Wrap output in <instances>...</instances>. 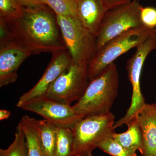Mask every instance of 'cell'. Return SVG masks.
I'll use <instances>...</instances> for the list:
<instances>
[{
	"label": "cell",
	"instance_id": "cell-1",
	"mask_svg": "<svg viewBox=\"0 0 156 156\" xmlns=\"http://www.w3.org/2000/svg\"><path fill=\"white\" fill-rule=\"evenodd\" d=\"M60 30L56 14L46 5L23 8L18 19L0 18V40L16 41L34 55L67 50Z\"/></svg>",
	"mask_w": 156,
	"mask_h": 156
},
{
	"label": "cell",
	"instance_id": "cell-2",
	"mask_svg": "<svg viewBox=\"0 0 156 156\" xmlns=\"http://www.w3.org/2000/svg\"><path fill=\"white\" fill-rule=\"evenodd\" d=\"M119 87L118 68L113 62L100 75L89 82L83 95L73 108L82 118L110 112L118 95Z\"/></svg>",
	"mask_w": 156,
	"mask_h": 156
},
{
	"label": "cell",
	"instance_id": "cell-3",
	"mask_svg": "<svg viewBox=\"0 0 156 156\" xmlns=\"http://www.w3.org/2000/svg\"><path fill=\"white\" fill-rule=\"evenodd\" d=\"M156 30L142 26L127 31L106 43L95 52L88 65L89 82L100 75L118 57L142 44Z\"/></svg>",
	"mask_w": 156,
	"mask_h": 156
},
{
	"label": "cell",
	"instance_id": "cell-4",
	"mask_svg": "<svg viewBox=\"0 0 156 156\" xmlns=\"http://www.w3.org/2000/svg\"><path fill=\"white\" fill-rule=\"evenodd\" d=\"M115 116L111 112L83 118L72 131L73 156H89L104 140L112 138L115 132Z\"/></svg>",
	"mask_w": 156,
	"mask_h": 156
},
{
	"label": "cell",
	"instance_id": "cell-5",
	"mask_svg": "<svg viewBox=\"0 0 156 156\" xmlns=\"http://www.w3.org/2000/svg\"><path fill=\"white\" fill-rule=\"evenodd\" d=\"M56 17L72 61L88 65L95 53L96 37L83 25L78 17L59 15Z\"/></svg>",
	"mask_w": 156,
	"mask_h": 156
},
{
	"label": "cell",
	"instance_id": "cell-6",
	"mask_svg": "<svg viewBox=\"0 0 156 156\" xmlns=\"http://www.w3.org/2000/svg\"><path fill=\"white\" fill-rule=\"evenodd\" d=\"M155 50H156V30L136 48L135 53L127 61L126 70L132 88L131 105L125 115L115 122V129L124 125L128 126L135 119L136 113L145 105V99L140 87L141 72L147 57Z\"/></svg>",
	"mask_w": 156,
	"mask_h": 156
},
{
	"label": "cell",
	"instance_id": "cell-7",
	"mask_svg": "<svg viewBox=\"0 0 156 156\" xmlns=\"http://www.w3.org/2000/svg\"><path fill=\"white\" fill-rule=\"evenodd\" d=\"M140 0H132L107 12L96 36V50L110 40L132 29L143 26L140 19Z\"/></svg>",
	"mask_w": 156,
	"mask_h": 156
},
{
	"label": "cell",
	"instance_id": "cell-8",
	"mask_svg": "<svg viewBox=\"0 0 156 156\" xmlns=\"http://www.w3.org/2000/svg\"><path fill=\"white\" fill-rule=\"evenodd\" d=\"M88 65L72 62L48 88L45 96L71 105L83 95L89 81Z\"/></svg>",
	"mask_w": 156,
	"mask_h": 156
},
{
	"label": "cell",
	"instance_id": "cell-9",
	"mask_svg": "<svg viewBox=\"0 0 156 156\" xmlns=\"http://www.w3.org/2000/svg\"><path fill=\"white\" fill-rule=\"evenodd\" d=\"M19 108L37 114L56 127L71 130L78 121L83 119L76 113L71 105L58 102L45 95L31 99Z\"/></svg>",
	"mask_w": 156,
	"mask_h": 156
},
{
	"label": "cell",
	"instance_id": "cell-10",
	"mask_svg": "<svg viewBox=\"0 0 156 156\" xmlns=\"http://www.w3.org/2000/svg\"><path fill=\"white\" fill-rule=\"evenodd\" d=\"M32 55L30 50L16 41L0 42V87L16 82L20 66Z\"/></svg>",
	"mask_w": 156,
	"mask_h": 156
},
{
	"label": "cell",
	"instance_id": "cell-11",
	"mask_svg": "<svg viewBox=\"0 0 156 156\" xmlns=\"http://www.w3.org/2000/svg\"><path fill=\"white\" fill-rule=\"evenodd\" d=\"M72 62L71 56L68 50L53 53L52 59L41 78L31 89L20 98L17 106L20 108L31 99L44 96L50 85L69 66Z\"/></svg>",
	"mask_w": 156,
	"mask_h": 156
},
{
	"label": "cell",
	"instance_id": "cell-12",
	"mask_svg": "<svg viewBox=\"0 0 156 156\" xmlns=\"http://www.w3.org/2000/svg\"><path fill=\"white\" fill-rule=\"evenodd\" d=\"M135 119L139 125L142 136L140 151L142 156H156V106L145 103L136 113Z\"/></svg>",
	"mask_w": 156,
	"mask_h": 156
},
{
	"label": "cell",
	"instance_id": "cell-13",
	"mask_svg": "<svg viewBox=\"0 0 156 156\" xmlns=\"http://www.w3.org/2000/svg\"><path fill=\"white\" fill-rule=\"evenodd\" d=\"M78 18L96 37L108 10L101 0H76Z\"/></svg>",
	"mask_w": 156,
	"mask_h": 156
},
{
	"label": "cell",
	"instance_id": "cell-14",
	"mask_svg": "<svg viewBox=\"0 0 156 156\" xmlns=\"http://www.w3.org/2000/svg\"><path fill=\"white\" fill-rule=\"evenodd\" d=\"M18 124L25 134L28 156H45L39 137L36 120L24 115Z\"/></svg>",
	"mask_w": 156,
	"mask_h": 156
},
{
	"label": "cell",
	"instance_id": "cell-15",
	"mask_svg": "<svg viewBox=\"0 0 156 156\" xmlns=\"http://www.w3.org/2000/svg\"><path fill=\"white\" fill-rule=\"evenodd\" d=\"M36 124L44 155L54 156L57 127L45 119L36 120Z\"/></svg>",
	"mask_w": 156,
	"mask_h": 156
},
{
	"label": "cell",
	"instance_id": "cell-16",
	"mask_svg": "<svg viewBox=\"0 0 156 156\" xmlns=\"http://www.w3.org/2000/svg\"><path fill=\"white\" fill-rule=\"evenodd\" d=\"M124 133H115L112 138L124 147L130 150L140 151L142 143V136L139 125L134 119L128 126Z\"/></svg>",
	"mask_w": 156,
	"mask_h": 156
},
{
	"label": "cell",
	"instance_id": "cell-17",
	"mask_svg": "<svg viewBox=\"0 0 156 156\" xmlns=\"http://www.w3.org/2000/svg\"><path fill=\"white\" fill-rule=\"evenodd\" d=\"M74 134L69 128H57L54 156H73Z\"/></svg>",
	"mask_w": 156,
	"mask_h": 156
},
{
	"label": "cell",
	"instance_id": "cell-18",
	"mask_svg": "<svg viewBox=\"0 0 156 156\" xmlns=\"http://www.w3.org/2000/svg\"><path fill=\"white\" fill-rule=\"evenodd\" d=\"M0 156H28L25 134L19 124L14 141L6 149H0Z\"/></svg>",
	"mask_w": 156,
	"mask_h": 156
},
{
	"label": "cell",
	"instance_id": "cell-19",
	"mask_svg": "<svg viewBox=\"0 0 156 156\" xmlns=\"http://www.w3.org/2000/svg\"><path fill=\"white\" fill-rule=\"evenodd\" d=\"M56 15L78 17L76 0H43Z\"/></svg>",
	"mask_w": 156,
	"mask_h": 156
},
{
	"label": "cell",
	"instance_id": "cell-20",
	"mask_svg": "<svg viewBox=\"0 0 156 156\" xmlns=\"http://www.w3.org/2000/svg\"><path fill=\"white\" fill-rule=\"evenodd\" d=\"M23 11L18 0H0V18L18 19L22 16Z\"/></svg>",
	"mask_w": 156,
	"mask_h": 156
},
{
	"label": "cell",
	"instance_id": "cell-21",
	"mask_svg": "<svg viewBox=\"0 0 156 156\" xmlns=\"http://www.w3.org/2000/svg\"><path fill=\"white\" fill-rule=\"evenodd\" d=\"M98 148L112 156H136V151L124 147L113 138L104 140Z\"/></svg>",
	"mask_w": 156,
	"mask_h": 156
},
{
	"label": "cell",
	"instance_id": "cell-22",
	"mask_svg": "<svg viewBox=\"0 0 156 156\" xmlns=\"http://www.w3.org/2000/svg\"><path fill=\"white\" fill-rule=\"evenodd\" d=\"M140 19L143 25L148 28L156 29V8L142 6L140 9Z\"/></svg>",
	"mask_w": 156,
	"mask_h": 156
},
{
	"label": "cell",
	"instance_id": "cell-23",
	"mask_svg": "<svg viewBox=\"0 0 156 156\" xmlns=\"http://www.w3.org/2000/svg\"><path fill=\"white\" fill-rule=\"evenodd\" d=\"M108 10L130 2L132 0H101Z\"/></svg>",
	"mask_w": 156,
	"mask_h": 156
},
{
	"label": "cell",
	"instance_id": "cell-24",
	"mask_svg": "<svg viewBox=\"0 0 156 156\" xmlns=\"http://www.w3.org/2000/svg\"><path fill=\"white\" fill-rule=\"evenodd\" d=\"M21 6L24 8H31L45 5L43 0H18Z\"/></svg>",
	"mask_w": 156,
	"mask_h": 156
},
{
	"label": "cell",
	"instance_id": "cell-25",
	"mask_svg": "<svg viewBox=\"0 0 156 156\" xmlns=\"http://www.w3.org/2000/svg\"><path fill=\"white\" fill-rule=\"evenodd\" d=\"M11 112L7 110L1 109L0 110V120L7 119H9L11 115Z\"/></svg>",
	"mask_w": 156,
	"mask_h": 156
},
{
	"label": "cell",
	"instance_id": "cell-26",
	"mask_svg": "<svg viewBox=\"0 0 156 156\" xmlns=\"http://www.w3.org/2000/svg\"><path fill=\"white\" fill-rule=\"evenodd\" d=\"M89 156H93V155H92V153H91L90 154H89Z\"/></svg>",
	"mask_w": 156,
	"mask_h": 156
},
{
	"label": "cell",
	"instance_id": "cell-27",
	"mask_svg": "<svg viewBox=\"0 0 156 156\" xmlns=\"http://www.w3.org/2000/svg\"><path fill=\"white\" fill-rule=\"evenodd\" d=\"M154 104H155V105L156 106V101L155 103H154Z\"/></svg>",
	"mask_w": 156,
	"mask_h": 156
}]
</instances>
